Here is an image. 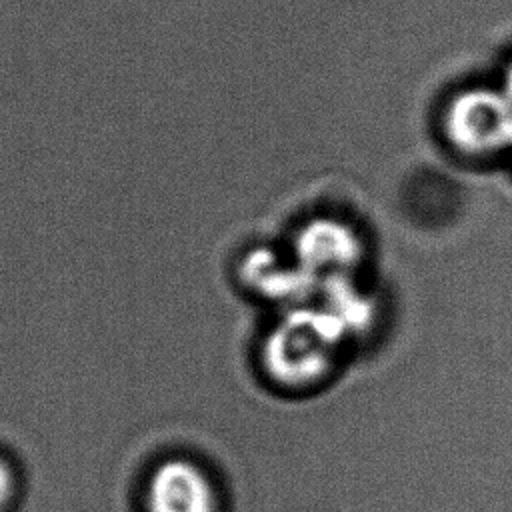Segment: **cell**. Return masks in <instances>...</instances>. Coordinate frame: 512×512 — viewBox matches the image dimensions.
I'll use <instances>...</instances> for the list:
<instances>
[{
	"mask_svg": "<svg viewBox=\"0 0 512 512\" xmlns=\"http://www.w3.org/2000/svg\"><path fill=\"white\" fill-rule=\"evenodd\" d=\"M500 88H502V92L512 100V58H510V62L506 64V68H504V72H502V82H500Z\"/></svg>",
	"mask_w": 512,
	"mask_h": 512,
	"instance_id": "7",
	"label": "cell"
},
{
	"mask_svg": "<svg viewBox=\"0 0 512 512\" xmlns=\"http://www.w3.org/2000/svg\"><path fill=\"white\" fill-rule=\"evenodd\" d=\"M448 142L470 156L512 148V100L502 88L472 86L456 92L442 114Z\"/></svg>",
	"mask_w": 512,
	"mask_h": 512,
	"instance_id": "2",
	"label": "cell"
},
{
	"mask_svg": "<svg viewBox=\"0 0 512 512\" xmlns=\"http://www.w3.org/2000/svg\"><path fill=\"white\" fill-rule=\"evenodd\" d=\"M362 256L358 234L344 222L316 218L294 238V260L316 280L348 276Z\"/></svg>",
	"mask_w": 512,
	"mask_h": 512,
	"instance_id": "4",
	"label": "cell"
},
{
	"mask_svg": "<svg viewBox=\"0 0 512 512\" xmlns=\"http://www.w3.org/2000/svg\"><path fill=\"white\" fill-rule=\"evenodd\" d=\"M244 282L264 298L296 302L318 280L298 262L284 266L274 252L260 248L246 256L240 270Z\"/></svg>",
	"mask_w": 512,
	"mask_h": 512,
	"instance_id": "5",
	"label": "cell"
},
{
	"mask_svg": "<svg viewBox=\"0 0 512 512\" xmlns=\"http://www.w3.org/2000/svg\"><path fill=\"white\" fill-rule=\"evenodd\" d=\"M344 334L326 308H294L264 338V370L284 386L312 384L334 366Z\"/></svg>",
	"mask_w": 512,
	"mask_h": 512,
	"instance_id": "1",
	"label": "cell"
},
{
	"mask_svg": "<svg viewBox=\"0 0 512 512\" xmlns=\"http://www.w3.org/2000/svg\"><path fill=\"white\" fill-rule=\"evenodd\" d=\"M146 512H218L210 474L186 456L160 460L146 476Z\"/></svg>",
	"mask_w": 512,
	"mask_h": 512,
	"instance_id": "3",
	"label": "cell"
},
{
	"mask_svg": "<svg viewBox=\"0 0 512 512\" xmlns=\"http://www.w3.org/2000/svg\"><path fill=\"white\" fill-rule=\"evenodd\" d=\"M12 492H14V472L8 460L0 454V510L4 508Z\"/></svg>",
	"mask_w": 512,
	"mask_h": 512,
	"instance_id": "6",
	"label": "cell"
}]
</instances>
